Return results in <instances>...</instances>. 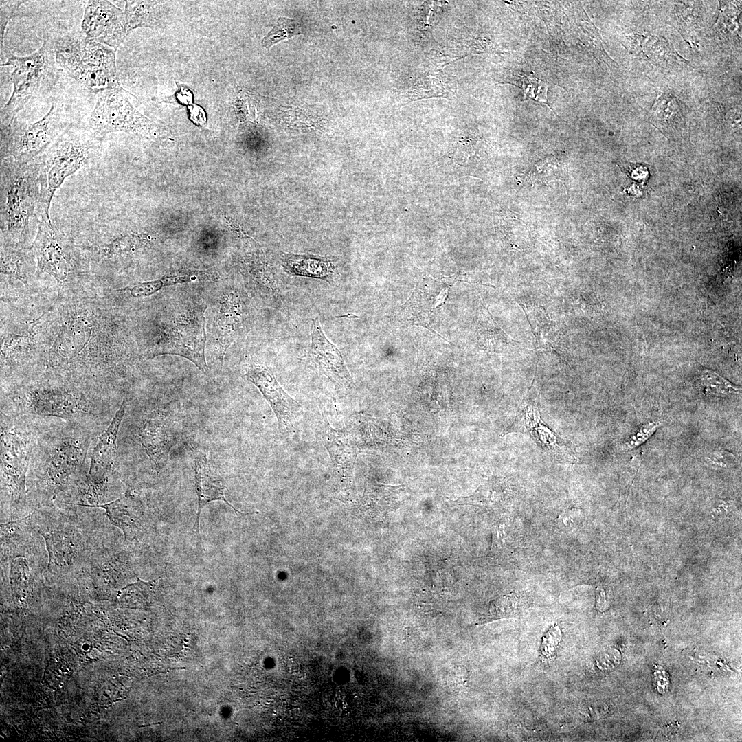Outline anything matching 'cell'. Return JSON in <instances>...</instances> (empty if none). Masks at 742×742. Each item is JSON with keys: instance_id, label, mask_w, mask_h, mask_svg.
<instances>
[{"instance_id": "6da1fadb", "label": "cell", "mask_w": 742, "mask_h": 742, "mask_svg": "<svg viewBox=\"0 0 742 742\" xmlns=\"http://www.w3.org/2000/svg\"><path fill=\"white\" fill-rule=\"evenodd\" d=\"M100 509L56 500L30 513L47 552L46 581H76L90 562L115 549L111 524Z\"/></svg>"}, {"instance_id": "7a4b0ae2", "label": "cell", "mask_w": 742, "mask_h": 742, "mask_svg": "<svg viewBox=\"0 0 742 742\" xmlns=\"http://www.w3.org/2000/svg\"><path fill=\"white\" fill-rule=\"evenodd\" d=\"M98 437L78 424L46 419L34 447L27 475L30 513L56 500L71 502L87 477L89 450Z\"/></svg>"}, {"instance_id": "3957f363", "label": "cell", "mask_w": 742, "mask_h": 742, "mask_svg": "<svg viewBox=\"0 0 742 742\" xmlns=\"http://www.w3.org/2000/svg\"><path fill=\"white\" fill-rule=\"evenodd\" d=\"M108 390L78 382L43 381L1 393V412L43 419H61L99 436L119 408Z\"/></svg>"}, {"instance_id": "277c9868", "label": "cell", "mask_w": 742, "mask_h": 742, "mask_svg": "<svg viewBox=\"0 0 742 742\" xmlns=\"http://www.w3.org/2000/svg\"><path fill=\"white\" fill-rule=\"evenodd\" d=\"M45 419L1 412V523L30 513L27 475Z\"/></svg>"}, {"instance_id": "5b68a950", "label": "cell", "mask_w": 742, "mask_h": 742, "mask_svg": "<svg viewBox=\"0 0 742 742\" xmlns=\"http://www.w3.org/2000/svg\"><path fill=\"white\" fill-rule=\"evenodd\" d=\"M102 141L87 127L71 124L37 158L40 188L38 221L50 220L49 207L56 191L66 178L100 157Z\"/></svg>"}, {"instance_id": "8992f818", "label": "cell", "mask_w": 742, "mask_h": 742, "mask_svg": "<svg viewBox=\"0 0 742 742\" xmlns=\"http://www.w3.org/2000/svg\"><path fill=\"white\" fill-rule=\"evenodd\" d=\"M39 164L36 159L26 164L11 157L1 159V234L4 245L23 244L30 219L38 221L40 188Z\"/></svg>"}, {"instance_id": "52a82bcc", "label": "cell", "mask_w": 742, "mask_h": 742, "mask_svg": "<svg viewBox=\"0 0 742 742\" xmlns=\"http://www.w3.org/2000/svg\"><path fill=\"white\" fill-rule=\"evenodd\" d=\"M59 67L91 92L102 91L120 84L115 65L117 49L92 41L80 33L52 38Z\"/></svg>"}, {"instance_id": "ba28073f", "label": "cell", "mask_w": 742, "mask_h": 742, "mask_svg": "<svg viewBox=\"0 0 742 742\" xmlns=\"http://www.w3.org/2000/svg\"><path fill=\"white\" fill-rule=\"evenodd\" d=\"M52 38L45 36L42 46L33 54L19 56L7 54V61L1 67L13 69L10 80L12 93L1 109V128L8 127L18 113L33 99L49 94L59 76V69Z\"/></svg>"}, {"instance_id": "9c48e42d", "label": "cell", "mask_w": 742, "mask_h": 742, "mask_svg": "<svg viewBox=\"0 0 742 742\" xmlns=\"http://www.w3.org/2000/svg\"><path fill=\"white\" fill-rule=\"evenodd\" d=\"M205 308L203 304L189 302L174 309L168 316L159 338L146 352V357L181 356L207 373Z\"/></svg>"}, {"instance_id": "30bf717a", "label": "cell", "mask_w": 742, "mask_h": 742, "mask_svg": "<svg viewBox=\"0 0 742 742\" xmlns=\"http://www.w3.org/2000/svg\"><path fill=\"white\" fill-rule=\"evenodd\" d=\"M120 85L101 93L88 120L87 128L98 138L124 132L157 141L169 138L168 129L138 111Z\"/></svg>"}, {"instance_id": "8fae6325", "label": "cell", "mask_w": 742, "mask_h": 742, "mask_svg": "<svg viewBox=\"0 0 742 742\" xmlns=\"http://www.w3.org/2000/svg\"><path fill=\"white\" fill-rule=\"evenodd\" d=\"M71 125L63 106L57 102L34 123L19 122L16 117L10 126L1 128V159L11 157L21 164L34 161Z\"/></svg>"}, {"instance_id": "7c38bea8", "label": "cell", "mask_w": 742, "mask_h": 742, "mask_svg": "<svg viewBox=\"0 0 742 742\" xmlns=\"http://www.w3.org/2000/svg\"><path fill=\"white\" fill-rule=\"evenodd\" d=\"M134 433L143 453L157 470L166 466L170 450L180 436L177 422L167 409L160 406L139 416Z\"/></svg>"}, {"instance_id": "4fadbf2b", "label": "cell", "mask_w": 742, "mask_h": 742, "mask_svg": "<svg viewBox=\"0 0 742 742\" xmlns=\"http://www.w3.org/2000/svg\"><path fill=\"white\" fill-rule=\"evenodd\" d=\"M511 432L528 434L542 449L556 458L574 462L573 445L554 433L542 420L539 396L528 394L520 403L515 420L505 434Z\"/></svg>"}, {"instance_id": "5bb4252c", "label": "cell", "mask_w": 742, "mask_h": 742, "mask_svg": "<svg viewBox=\"0 0 742 742\" xmlns=\"http://www.w3.org/2000/svg\"><path fill=\"white\" fill-rule=\"evenodd\" d=\"M80 33L88 40L115 49L131 32L124 10L109 1H84Z\"/></svg>"}, {"instance_id": "9a60e30c", "label": "cell", "mask_w": 742, "mask_h": 742, "mask_svg": "<svg viewBox=\"0 0 742 742\" xmlns=\"http://www.w3.org/2000/svg\"><path fill=\"white\" fill-rule=\"evenodd\" d=\"M243 373L270 405L278 420L280 432L290 434L302 413V406L285 392L268 367L250 362L244 366Z\"/></svg>"}, {"instance_id": "2e32d148", "label": "cell", "mask_w": 742, "mask_h": 742, "mask_svg": "<svg viewBox=\"0 0 742 742\" xmlns=\"http://www.w3.org/2000/svg\"><path fill=\"white\" fill-rule=\"evenodd\" d=\"M214 316L212 333L214 357L222 363L232 344L244 338L248 331L246 304L238 291H231L221 298Z\"/></svg>"}, {"instance_id": "e0dca14e", "label": "cell", "mask_w": 742, "mask_h": 742, "mask_svg": "<svg viewBox=\"0 0 742 742\" xmlns=\"http://www.w3.org/2000/svg\"><path fill=\"white\" fill-rule=\"evenodd\" d=\"M85 506L103 509L109 523L122 532L124 545L126 546L140 537L145 530L146 508L141 496L132 488H128L124 493L109 502Z\"/></svg>"}, {"instance_id": "ac0fdd59", "label": "cell", "mask_w": 742, "mask_h": 742, "mask_svg": "<svg viewBox=\"0 0 742 742\" xmlns=\"http://www.w3.org/2000/svg\"><path fill=\"white\" fill-rule=\"evenodd\" d=\"M38 225L37 234L30 249L37 260L38 272L49 273L58 281H63L69 273L65 239L50 220L40 219Z\"/></svg>"}, {"instance_id": "d6986e66", "label": "cell", "mask_w": 742, "mask_h": 742, "mask_svg": "<svg viewBox=\"0 0 742 742\" xmlns=\"http://www.w3.org/2000/svg\"><path fill=\"white\" fill-rule=\"evenodd\" d=\"M311 336L310 357L319 372L339 387L354 386L340 350L326 337L318 317L312 321Z\"/></svg>"}, {"instance_id": "ffe728a7", "label": "cell", "mask_w": 742, "mask_h": 742, "mask_svg": "<svg viewBox=\"0 0 742 742\" xmlns=\"http://www.w3.org/2000/svg\"><path fill=\"white\" fill-rule=\"evenodd\" d=\"M194 461L195 489L198 497V508L194 529L199 541V519L201 510L207 503L221 500L229 505L235 512L245 514L236 510L225 498V484L223 478L211 467L207 453L196 444L190 443Z\"/></svg>"}, {"instance_id": "44dd1931", "label": "cell", "mask_w": 742, "mask_h": 742, "mask_svg": "<svg viewBox=\"0 0 742 742\" xmlns=\"http://www.w3.org/2000/svg\"><path fill=\"white\" fill-rule=\"evenodd\" d=\"M131 574L133 571L127 554L113 549L90 562L76 581L89 583L95 588H108L115 586Z\"/></svg>"}, {"instance_id": "7402d4cb", "label": "cell", "mask_w": 742, "mask_h": 742, "mask_svg": "<svg viewBox=\"0 0 742 742\" xmlns=\"http://www.w3.org/2000/svg\"><path fill=\"white\" fill-rule=\"evenodd\" d=\"M319 436L329 453L335 475L346 479L357 457V449L346 433L333 429L324 418L319 425Z\"/></svg>"}, {"instance_id": "603a6c76", "label": "cell", "mask_w": 742, "mask_h": 742, "mask_svg": "<svg viewBox=\"0 0 742 742\" xmlns=\"http://www.w3.org/2000/svg\"><path fill=\"white\" fill-rule=\"evenodd\" d=\"M281 260L284 271L289 275L317 278L333 283L335 266L328 257L310 254L284 253Z\"/></svg>"}, {"instance_id": "cb8c5ba5", "label": "cell", "mask_w": 742, "mask_h": 742, "mask_svg": "<svg viewBox=\"0 0 742 742\" xmlns=\"http://www.w3.org/2000/svg\"><path fill=\"white\" fill-rule=\"evenodd\" d=\"M651 122L664 135L677 136L683 134L686 124L677 99L663 95L656 102L651 113Z\"/></svg>"}, {"instance_id": "d4e9b609", "label": "cell", "mask_w": 742, "mask_h": 742, "mask_svg": "<svg viewBox=\"0 0 742 742\" xmlns=\"http://www.w3.org/2000/svg\"><path fill=\"white\" fill-rule=\"evenodd\" d=\"M124 12L129 29L153 27L159 21V1H126Z\"/></svg>"}, {"instance_id": "484cf974", "label": "cell", "mask_w": 742, "mask_h": 742, "mask_svg": "<svg viewBox=\"0 0 742 742\" xmlns=\"http://www.w3.org/2000/svg\"><path fill=\"white\" fill-rule=\"evenodd\" d=\"M699 382L702 392L709 396L730 397L739 394L741 392L739 387L708 369H704L700 372Z\"/></svg>"}, {"instance_id": "4316f807", "label": "cell", "mask_w": 742, "mask_h": 742, "mask_svg": "<svg viewBox=\"0 0 742 742\" xmlns=\"http://www.w3.org/2000/svg\"><path fill=\"white\" fill-rule=\"evenodd\" d=\"M195 277L194 274L164 276L155 280L137 284L130 287L128 291L134 297H146L166 286L192 281Z\"/></svg>"}, {"instance_id": "83f0119b", "label": "cell", "mask_w": 742, "mask_h": 742, "mask_svg": "<svg viewBox=\"0 0 742 742\" xmlns=\"http://www.w3.org/2000/svg\"><path fill=\"white\" fill-rule=\"evenodd\" d=\"M431 312V311L418 306V303L410 297L402 306L401 321L406 325L423 326L433 333L440 335L432 329L429 324V319ZM440 337L446 340L443 337Z\"/></svg>"}, {"instance_id": "f1b7e54d", "label": "cell", "mask_w": 742, "mask_h": 742, "mask_svg": "<svg viewBox=\"0 0 742 742\" xmlns=\"http://www.w3.org/2000/svg\"><path fill=\"white\" fill-rule=\"evenodd\" d=\"M302 33L297 22L291 19L279 18L276 24L262 41V45L269 49L276 43Z\"/></svg>"}, {"instance_id": "f546056e", "label": "cell", "mask_w": 742, "mask_h": 742, "mask_svg": "<svg viewBox=\"0 0 742 742\" xmlns=\"http://www.w3.org/2000/svg\"><path fill=\"white\" fill-rule=\"evenodd\" d=\"M521 88L524 92V99L531 98L535 101L543 102L551 108L548 101V85L543 80L537 78L530 74L521 75ZM552 110V109L551 108Z\"/></svg>"}, {"instance_id": "4dcf8cb0", "label": "cell", "mask_w": 742, "mask_h": 742, "mask_svg": "<svg viewBox=\"0 0 742 742\" xmlns=\"http://www.w3.org/2000/svg\"><path fill=\"white\" fill-rule=\"evenodd\" d=\"M517 598L513 594L506 596L495 600L490 607L488 614L481 618V622L508 617L515 614Z\"/></svg>"}, {"instance_id": "1f68e13d", "label": "cell", "mask_w": 742, "mask_h": 742, "mask_svg": "<svg viewBox=\"0 0 742 742\" xmlns=\"http://www.w3.org/2000/svg\"><path fill=\"white\" fill-rule=\"evenodd\" d=\"M178 87V91L175 93V98L178 102L188 106L190 119L194 124L199 126L204 125L207 122L205 111L200 106L192 103V92L187 87L183 85Z\"/></svg>"}, {"instance_id": "d6a6232c", "label": "cell", "mask_w": 742, "mask_h": 742, "mask_svg": "<svg viewBox=\"0 0 742 742\" xmlns=\"http://www.w3.org/2000/svg\"><path fill=\"white\" fill-rule=\"evenodd\" d=\"M660 423L650 420L644 423L625 443L626 450H632L646 442L660 427Z\"/></svg>"}, {"instance_id": "836d02e7", "label": "cell", "mask_w": 742, "mask_h": 742, "mask_svg": "<svg viewBox=\"0 0 742 742\" xmlns=\"http://www.w3.org/2000/svg\"><path fill=\"white\" fill-rule=\"evenodd\" d=\"M562 634L557 625L551 626L542 638L540 653L546 659H551L561 640Z\"/></svg>"}, {"instance_id": "e575fe53", "label": "cell", "mask_w": 742, "mask_h": 742, "mask_svg": "<svg viewBox=\"0 0 742 742\" xmlns=\"http://www.w3.org/2000/svg\"><path fill=\"white\" fill-rule=\"evenodd\" d=\"M1 20H0V41H1V49L3 46L4 35L6 26L10 20L14 16V14L19 8V6L24 3V1H1Z\"/></svg>"}, {"instance_id": "d590c367", "label": "cell", "mask_w": 742, "mask_h": 742, "mask_svg": "<svg viewBox=\"0 0 742 742\" xmlns=\"http://www.w3.org/2000/svg\"><path fill=\"white\" fill-rule=\"evenodd\" d=\"M734 456L729 452L725 451H715L711 453L707 457V462L711 466H715L719 467H726L728 458H732Z\"/></svg>"}, {"instance_id": "8d00e7d4", "label": "cell", "mask_w": 742, "mask_h": 742, "mask_svg": "<svg viewBox=\"0 0 742 742\" xmlns=\"http://www.w3.org/2000/svg\"><path fill=\"white\" fill-rule=\"evenodd\" d=\"M224 219L225 220V221L227 223V225L231 228V230L234 233H235L238 236H239L240 238L241 237H249V238H251L250 236H249L247 234H246L242 229L240 226L239 225H238L235 221H234L233 220H232L231 218H227V217H224Z\"/></svg>"}, {"instance_id": "74e56055", "label": "cell", "mask_w": 742, "mask_h": 742, "mask_svg": "<svg viewBox=\"0 0 742 742\" xmlns=\"http://www.w3.org/2000/svg\"><path fill=\"white\" fill-rule=\"evenodd\" d=\"M449 289V286L445 285V286L441 289L438 295L436 296L435 300V304L433 305L431 310L438 308L440 305L444 304V302H445V299L447 297Z\"/></svg>"}]
</instances>
